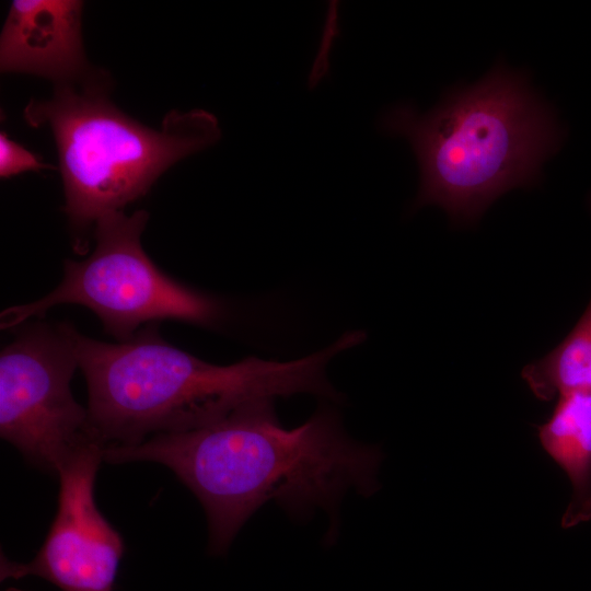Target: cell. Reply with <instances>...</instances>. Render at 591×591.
<instances>
[{"label": "cell", "mask_w": 591, "mask_h": 591, "mask_svg": "<svg viewBox=\"0 0 591 591\" xmlns=\"http://www.w3.org/2000/svg\"><path fill=\"white\" fill-rule=\"evenodd\" d=\"M274 402L248 403L196 430L106 447L103 461L152 462L170 468L202 506L213 555L224 554L248 518L270 501L297 520L325 511L332 542L345 495L354 490L369 497L380 488L376 475L383 454L379 447L350 437L331 406L286 428Z\"/></svg>", "instance_id": "obj_1"}, {"label": "cell", "mask_w": 591, "mask_h": 591, "mask_svg": "<svg viewBox=\"0 0 591 591\" xmlns=\"http://www.w3.org/2000/svg\"><path fill=\"white\" fill-rule=\"evenodd\" d=\"M71 336L88 385L90 422L104 448L196 430L259 399L313 394L340 402L326 367L355 347L354 337L344 334L296 360L248 357L220 366L169 344L154 323L118 343L88 337L73 326Z\"/></svg>", "instance_id": "obj_2"}, {"label": "cell", "mask_w": 591, "mask_h": 591, "mask_svg": "<svg viewBox=\"0 0 591 591\" xmlns=\"http://www.w3.org/2000/svg\"><path fill=\"white\" fill-rule=\"evenodd\" d=\"M380 128L414 150L419 189L413 207H440L455 225L477 223L512 189L540 185L544 163L565 139L530 74L502 59L477 82L448 89L426 113L408 103L390 108Z\"/></svg>", "instance_id": "obj_3"}, {"label": "cell", "mask_w": 591, "mask_h": 591, "mask_svg": "<svg viewBox=\"0 0 591 591\" xmlns=\"http://www.w3.org/2000/svg\"><path fill=\"white\" fill-rule=\"evenodd\" d=\"M96 78L57 85L48 100H31L23 116L54 137L65 192V212L78 253L105 215L142 197L179 160L221 137L217 117L205 109L172 111L160 129L140 124L107 97Z\"/></svg>", "instance_id": "obj_4"}, {"label": "cell", "mask_w": 591, "mask_h": 591, "mask_svg": "<svg viewBox=\"0 0 591 591\" xmlns=\"http://www.w3.org/2000/svg\"><path fill=\"white\" fill-rule=\"evenodd\" d=\"M148 219L146 210L129 216L116 211L100 218L93 230L95 247L90 256L65 260L61 282L43 298L2 311L1 329L40 318L61 304L89 308L106 333L118 341L159 321L204 326L222 321L227 314L223 301L169 277L146 254L141 234Z\"/></svg>", "instance_id": "obj_5"}, {"label": "cell", "mask_w": 591, "mask_h": 591, "mask_svg": "<svg viewBox=\"0 0 591 591\" xmlns=\"http://www.w3.org/2000/svg\"><path fill=\"white\" fill-rule=\"evenodd\" d=\"M22 325L0 354V436L30 465L57 476L80 452L103 445L70 389L79 368L72 325Z\"/></svg>", "instance_id": "obj_6"}, {"label": "cell", "mask_w": 591, "mask_h": 591, "mask_svg": "<svg viewBox=\"0 0 591 591\" xmlns=\"http://www.w3.org/2000/svg\"><path fill=\"white\" fill-rule=\"evenodd\" d=\"M103 449L90 447L60 468L57 511L43 545L28 561L1 552V581L32 576L62 591H114L125 546L95 502Z\"/></svg>", "instance_id": "obj_7"}, {"label": "cell", "mask_w": 591, "mask_h": 591, "mask_svg": "<svg viewBox=\"0 0 591 591\" xmlns=\"http://www.w3.org/2000/svg\"><path fill=\"white\" fill-rule=\"evenodd\" d=\"M83 7L78 0L13 1L0 36L1 70L44 77L56 85L97 77L84 55Z\"/></svg>", "instance_id": "obj_8"}, {"label": "cell", "mask_w": 591, "mask_h": 591, "mask_svg": "<svg viewBox=\"0 0 591 591\" xmlns=\"http://www.w3.org/2000/svg\"><path fill=\"white\" fill-rule=\"evenodd\" d=\"M543 449L567 474L572 495L561 519L571 528L591 519V393L558 396L548 420L537 426Z\"/></svg>", "instance_id": "obj_9"}, {"label": "cell", "mask_w": 591, "mask_h": 591, "mask_svg": "<svg viewBox=\"0 0 591 591\" xmlns=\"http://www.w3.org/2000/svg\"><path fill=\"white\" fill-rule=\"evenodd\" d=\"M521 376L543 402L570 392L591 393V298L568 335L549 352L524 366Z\"/></svg>", "instance_id": "obj_10"}, {"label": "cell", "mask_w": 591, "mask_h": 591, "mask_svg": "<svg viewBox=\"0 0 591 591\" xmlns=\"http://www.w3.org/2000/svg\"><path fill=\"white\" fill-rule=\"evenodd\" d=\"M51 169L34 152L10 139L5 131L0 134V175L8 178L27 171Z\"/></svg>", "instance_id": "obj_11"}, {"label": "cell", "mask_w": 591, "mask_h": 591, "mask_svg": "<svg viewBox=\"0 0 591 591\" xmlns=\"http://www.w3.org/2000/svg\"><path fill=\"white\" fill-rule=\"evenodd\" d=\"M4 591H30V590L20 589V588H8Z\"/></svg>", "instance_id": "obj_12"}]
</instances>
